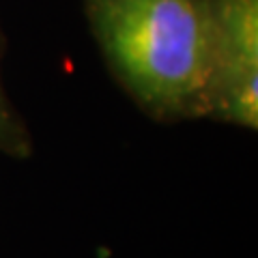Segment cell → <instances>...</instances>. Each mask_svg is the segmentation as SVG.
Wrapping results in <instances>:
<instances>
[{
    "label": "cell",
    "instance_id": "1",
    "mask_svg": "<svg viewBox=\"0 0 258 258\" xmlns=\"http://www.w3.org/2000/svg\"><path fill=\"white\" fill-rule=\"evenodd\" d=\"M86 18L112 74L149 114L205 116V0H86Z\"/></svg>",
    "mask_w": 258,
    "mask_h": 258
},
{
    "label": "cell",
    "instance_id": "3",
    "mask_svg": "<svg viewBox=\"0 0 258 258\" xmlns=\"http://www.w3.org/2000/svg\"><path fill=\"white\" fill-rule=\"evenodd\" d=\"M0 151L13 157H26L30 153V134L11 106L3 88V80H0Z\"/></svg>",
    "mask_w": 258,
    "mask_h": 258
},
{
    "label": "cell",
    "instance_id": "2",
    "mask_svg": "<svg viewBox=\"0 0 258 258\" xmlns=\"http://www.w3.org/2000/svg\"><path fill=\"white\" fill-rule=\"evenodd\" d=\"M209 82L205 118L258 127V0H205Z\"/></svg>",
    "mask_w": 258,
    "mask_h": 258
}]
</instances>
